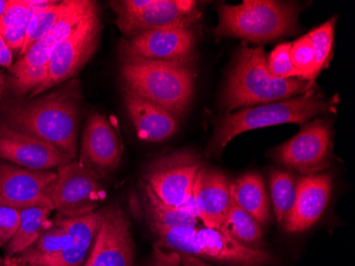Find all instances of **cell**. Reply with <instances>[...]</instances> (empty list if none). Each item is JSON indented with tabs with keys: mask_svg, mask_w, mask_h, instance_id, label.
<instances>
[{
	"mask_svg": "<svg viewBox=\"0 0 355 266\" xmlns=\"http://www.w3.org/2000/svg\"><path fill=\"white\" fill-rule=\"evenodd\" d=\"M99 35L101 19L97 5L94 3L71 35L55 46L48 62L47 78L30 93V97H37L43 92L77 75L93 56Z\"/></svg>",
	"mask_w": 355,
	"mask_h": 266,
	"instance_id": "6",
	"label": "cell"
},
{
	"mask_svg": "<svg viewBox=\"0 0 355 266\" xmlns=\"http://www.w3.org/2000/svg\"><path fill=\"white\" fill-rule=\"evenodd\" d=\"M13 63V53L6 44L3 35L0 33V66L10 69Z\"/></svg>",
	"mask_w": 355,
	"mask_h": 266,
	"instance_id": "36",
	"label": "cell"
},
{
	"mask_svg": "<svg viewBox=\"0 0 355 266\" xmlns=\"http://www.w3.org/2000/svg\"><path fill=\"white\" fill-rule=\"evenodd\" d=\"M289 57L295 69L298 72L301 79L314 83L315 77V57L314 47L308 35L292 43Z\"/></svg>",
	"mask_w": 355,
	"mask_h": 266,
	"instance_id": "31",
	"label": "cell"
},
{
	"mask_svg": "<svg viewBox=\"0 0 355 266\" xmlns=\"http://www.w3.org/2000/svg\"><path fill=\"white\" fill-rule=\"evenodd\" d=\"M51 199L60 215L73 219L95 211L105 197L99 171L80 160L60 167Z\"/></svg>",
	"mask_w": 355,
	"mask_h": 266,
	"instance_id": "7",
	"label": "cell"
},
{
	"mask_svg": "<svg viewBox=\"0 0 355 266\" xmlns=\"http://www.w3.org/2000/svg\"><path fill=\"white\" fill-rule=\"evenodd\" d=\"M53 210L32 207L21 210L19 229L7 245L6 257L11 258L25 251L39 240L44 230L51 225L48 221Z\"/></svg>",
	"mask_w": 355,
	"mask_h": 266,
	"instance_id": "25",
	"label": "cell"
},
{
	"mask_svg": "<svg viewBox=\"0 0 355 266\" xmlns=\"http://www.w3.org/2000/svg\"><path fill=\"white\" fill-rule=\"evenodd\" d=\"M121 142L105 116L93 114L83 132L80 161L97 171H112L121 159Z\"/></svg>",
	"mask_w": 355,
	"mask_h": 266,
	"instance_id": "17",
	"label": "cell"
},
{
	"mask_svg": "<svg viewBox=\"0 0 355 266\" xmlns=\"http://www.w3.org/2000/svg\"><path fill=\"white\" fill-rule=\"evenodd\" d=\"M299 5L276 0H245L219 5L216 38H237L252 43L269 42L296 31Z\"/></svg>",
	"mask_w": 355,
	"mask_h": 266,
	"instance_id": "5",
	"label": "cell"
},
{
	"mask_svg": "<svg viewBox=\"0 0 355 266\" xmlns=\"http://www.w3.org/2000/svg\"><path fill=\"white\" fill-rule=\"evenodd\" d=\"M230 181L225 174L205 165L199 169L193 188V201L205 227L220 230L232 203Z\"/></svg>",
	"mask_w": 355,
	"mask_h": 266,
	"instance_id": "16",
	"label": "cell"
},
{
	"mask_svg": "<svg viewBox=\"0 0 355 266\" xmlns=\"http://www.w3.org/2000/svg\"><path fill=\"white\" fill-rule=\"evenodd\" d=\"M332 191V178L329 174L304 176L297 181L296 198L287 214L283 227L291 233L310 229L326 211Z\"/></svg>",
	"mask_w": 355,
	"mask_h": 266,
	"instance_id": "14",
	"label": "cell"
},
{
	"mask_svg": "<svg viewBox=\"0 0 355 266\" xmlns=\"http://www.w3.org/2000/svg\"><path fill=\"white\" fill-rule=\"evenodd\" d=\"M6 80L3 73L0 72V99L3 97V91H5Z\"/></svg>",
	"mask_w": 355,
	"mask_h": 266,
	"instance_id": "38",
	"label": "cell"
},
{
	"mask_svg": "<svg viewBox=\"0 0 355 266\" xmlns=\"http://www.w3.org/2000/svg\"><path fill=\"white\" fill-rule=\"evenodd\" d=\"M291 47H292V43L280 44L271 51L268 59H266L267 69L273 77L280 78V79L300 78L289 57Z\"/></svg>",
	"mask_w": 355,
	"mask_h": 266,
	"instance_id": "32",
	"label": "cell"
},
{
	"mask_svg": "<svg viewBox=\"0 0 355 266\" xmlns=\"http://www.w3.org/2000/svg\"><path fill=\"white\" fill-rule=\"evenodd\" d=\"M73 244V237L69 232L53 222L31 247L19 255L5 258L3 266H48L51 260Z\"/></svg>",
	"mask_w": 355,
	"mask_h": 266,
	"instance_id": "22",
	"label": "cell"
},
{
	"mask_svg": "<svg viewBox=\"0 0 355 266\" xmlns=\"http://www.w3.org/2000/svg\"><path fill=\"white\" fill-rule=\"evenodd\" d=\"M201 258L239 266H265L273 257L262 248L243 245L221 230L203 227L197 231Z\"/></svg>",
	"mask_w": 355,
	"mask_h": 266,
	"instance_id": "18",
	"label": "cell"
},
{
	"mask_svg": "<svg viewBox=\"0 0 355 266\" xmlns=\"http://www.w3.org/2000/svg\"><path fill=\"white\" fill-rule=\"evenodd\" d=\"M193 24H178L129 37L121 43V56L125 61H191L196 46Z\"/></svg>",
	"mask_w": 355,
	"mask_h": 266,
	"instance_id": "8",
	"label": "cell"
},
{
	"mask_svg": "<svg viewBox=\"0 0 355 266\" xmlns=\"http://www.w3.org/2000/svg\"><path fill=\"white\" fill-rule=\"evenodd\" d=\"M159 237V245L168 251H177L184 255L193 256L201 259V248L197 239L198 228L175 227L151 228Z\"/></svg>",
	"mask_w": 355,
	"mask_h": 266,
	"instance_id": "28",
	"label": "cell"
},
{
	"mask_svg": "<svg viewBox=\"0 0 355 266\" xmlns=\"http://www.w3.org/2000/svg\"><path fill=\"white\" fill-rule=\"evenodd\" d=\"M125 110L139 139L145 142H163L173 137L179 128V117L164 108L123 91Z\"/></svg>",
	"mask_w": 355,
	"mask_h": 266,
	"instance_id": "19",
	"label": "cell"
},
{
	"mask_svg": "<svg viewBox=\"0 0 355 266\" xmlns=\"http://www.w3.org/2000/svg\"><path fill=\"white\" fill-rule=\"evenodd\" d=\"M220 230L248 247L260 248L262 245L263 231L260 224L233 201Z\"/></svg>",
	"mask_w": 355,
	"mask_h": 266,
	"instance_id": "26",
	"label": "cell"
},
{
	"mask_svg": "<svg viewBox=\"0 0 355 266\" xmlns=\"http://www.w3.org/2000/svg\"><path fill=\"white\" fill-rule=\"evenodd\" d=\"M141 199L144 212L150 228H197L198 219H193L178 208L161 201L146 182H141Z\"/></svg>",
	"mask_w": 355,
	"mask_h": 266,
	"instance_id": "24",
	"label": "cell"
},
{
	"mask_svg": "<svg viewBox=\"0 0 355 266\" xmlns=\"http://www.w3.org/2000/svg\"><path fill=\"white\" fill-rule=\"evenodd\" d=\"M231 195L232 201L250 214L257 223L267 225L270 219L269 201L260 174H245L235 180L231 185Z\"/></svg>",
	"mask_w": 355,
	"mask_h": 266,
	"instance_id": "23",
	"label": "cell"
},
{
	"mask_svg": "<svg viewBox=\"0 0 355 266\" xmlns=\"http://www.w3.org/2000/svg\"><path fill=\"white\" fill-rule=\"evenodd\" d=\"M332 132L327 122L316 119L298 135L277 147L273 159L301 175L320 174L330 166Z\"/></svg>",
	"mask_w": 355,
	"mask_h": 266,
	"instance_id": "10",
	"label": "cell"
},
{
	"mask_svg": "<svg viewBox=\"0 0 355 266\" xmlns=\"http://www.w3.org/2000/svg\"><path fill=\"white\" fill-rule=\"evenodd\" d=\"M273 211L278 223H282L292 210L296 198L297 180L292 174L275 169L269 176Z\"/></svg>",
	"mask_w": 355,
	"mask_h": 266,
	"instance_id": "27",
	"label": "cell"
},
{
	"mask_svg": "<svg viewBox=\"0 0 355 266\" xmlns=\"http://www.w3.org/2000/svg\"><path fill=\"white\" fill-rule=\"evenodd\" d=\"M67 6H69V0L67 1H51L47 7L32 16L31 21L28 26L27 35H26L25 43H24L23 49L21 51V57L25 55L32 46L35 45L53 27L58 19L61 17L62 14L67 10Z\"/></svg>",
	"mask_w": 355,
	"mask_h": 266,
	"instance_id": "29",
	"label": "cell"
},
{
	"mask_svg": "<svg viewBox=\"0 0 355 266\" xmlns=\"http://www.w3.org/2000/svg\"><path fill=\"white\" fill-rule=\"evenodd\" d=\"M0 159L32 171L60 169L73 161L51 144L23 132L16 131L0 121Z\"/></svg>",
	"mask_w": 355,
	"mask_h": 266,
	"instance_id": "13",
	"label": "cell"
},
{
	"mask_svg": "<svg viewBox=\"0 0 355 266\" xmlns=\"http://www.w3.org/2000/svg\"><path fill=\"white\" fill-rule=\"evenodd\" d=\"M202 166L191 153H175L153 161L144 174V182L161 201L180 208L191 199L195 179Z\"/></svg>",
	"mask_w": 355,
	"mask_h": 266,
	"instance_id": "9",
	"label": "cell"
},
{
	"mask_svg": "<svg viewBox=\"0 0 355 266\" xmlns=\"http://www.w3.org/2000/svg\"><path fill=\"white\" fill-rule=\"evenodd\" d=\"M147 266H181V255L177 251H168L157 244L153 259Z\"/></svg>",
	"mask_w": 355,
	"mask_h": 266,
	"instance_id": "35",
	"label": "cell"
},
{
	"mask_svg": "<svg viewBox=\"0 0 355 266\" xmlns=\"http://www.w3.org/2000/svg\"><path fill=\"white\" fill-rule=\"evenodd\" d=\"M180 255L181 266H212L203 261L200 258L184 255V253H180Z\"/></svg>",
	"mask_w": 355,
	"mask_h": 266,
	"instance_id": "37",
	"label": "cell"
},
{
	"mask_svg": "<svg viewBox=\"0 0 355 266\" xmlns=\"http://www.w3.org/2000/svg\"><path fill=\"white\" fill-rule=\"evenodd\" d=\"M314 87V83L300 78L273 77L267 69L264 48L248 47L244 44L237 53L234 69L225 88L223 106L232 111L277 103L302 95Z\"/></svg>",
	"mask_w": 355,
	"mask_h": 266,
	"instance_id": "3",
	"label": "cell"
},
{
	"mask_svg": "<svg viewBox=\"0 0 355 266\" xmlns=\"http://www.w3.org/2000/svg\"><path fill=\"white\" fill-rule=\"evenodd\" d=\"M130 224L117 206L103 209L101 225L83 266H132Z\"/></svg>",
	"mask_w": 355,
	"mask_h": 266,
	"instance_id": "12",
	"label": "cell"
},
{
	"mask_svg": "<svg viewBox=\"0 0 355 266\" xmlns=\"http://www.w3.org/2000/svg\"><path fill=\"white\" fill-rule=\"evenodd\" d=\"M21 210L0 206V248L9 244L19 229Z\"/></svg>",
	"mask_w": 355,
	"mask_h": 266,
	"instance_id": "33",
	"label": "cell"
},
{
	"mask_svg": "<svg viewBox=\"0 0 355 266\" xmlns=\"http://www.w3.org/2000/svg\"><path fill=\"white\" fill-rule=\"evenodd\" d=\"M333 107V101H326L316 93L314 87L302 95L286 101L245 108L225 116L217 124L207 149L209 155L220 153L227 144L244 132L283 124H304L319 114L331 111Z\"/></svg>",
	"mask_w": 355,
	"mask_h": 266,
	"instance_id": "4",
	"label": "cell"
},
{
	"mask_svg": "<svg viewBox=\"0 0 355 266\" xmlns=\"http://www.w3.org/2000/svg\"><path fill=\"white\" fill-rule=\"evenodd\" d=\"M94 3L87 0H69L67 10L53 27L14 64L12 76L28 69H48V62L55 46L71 35Z\"/></svg>",
	"mask_w": 355,
	"mask_h": 266,
	"instance_id": "15",
	"label": "cell"
},
{
	"mask_svg": "<svg viewBox=\"0 0 355 266\" xmlns=\"http://www.w3.org/2000/svg\"><path fill=\"white\" fill-rule=\"evenodd\" d=\"M31 19L32 17H29L21 23L1 32L6 44L11 49L12 53H19L21 55L24 43H25L26 35H27L28 26H29Z\"/></svg>",
	"mask_w": 355,
	"mask_h": 266,
	"instance_id": "34",
	"label": "cell"
},
{
	"mask_svg": "<svg viewBox=\"0 0 355 266\" xmlns=\"http://www.w3.org/2000/svg\"><path fill=\"white\" fill-rule=\"evenodd\" d=\"M123 91L130 92L177 117L184 115L195 92L191 61L125 60L121 69Z\"/></svg>",
	"mask_w": 355,
	"mask_h": 266,
	"instance_id": "2",
	"label": "cell"
},
{
	"mask_svg": "<svg viewBox=\"0 0 355 266\" xmlns=\"http://www.w3.org/2000/svg\"><path fill=\"white\" fill-rule=\"evenodd\" d=\"M334 31L335 19H331L319 27L313 29L308 35L312 41L315 57H316L315 77H317L322 69H326L332 57Z\"/></svg>",
	"mask_w": 355,
	"mask_h": 266,
	"instance_id": "30",
	"label": "cell"
},
{
	"mask_svg": "<svg viewBox=\"0 0 355 266\" xmlns=\"http://www.w3.org/2000/svg\"><path fill=\"white\" fill-rule=\"evenodd\" d=\"M103 210L91 212L85 215L67 219L58 215L53 223L64 228L73 237L71 248L59 253L51 260L48 266H80L85 262L87 253L95 240L96 233L101 225Z\"/></svg>",
	"mask_w": 355,
	"mask_h": 266,
	"instance_id": "21",
	"label": "cell"
},
{
	"mask_svg": "<svg viewBox=\"0 0 355 266\" xmlns=\"http://www.w3.org/2000/svg\"><path fill=\"white\" fill-rule=\"evenodd\" d=\"M8 0H0V19H1V16L5 13L6 9L8 7Z\"/></svg>",
	"mask_w": 355,
	"mask_h": 266,
	"instance_id": "39",
	"label": "cell"
},
{
	"mask_svg": "<svg viewBox=\"0 0 355 266\" xmlns=\"http://www.w3.org/2000/svg\"><path fill=\"white\" fill-rule=\"evenodd\" d=\"M80 112L79 83L71 81L43 97L6 103L0 113L1 122L12 129L51 144L73 160Z\"/></svg>",
	"mask_w": 355,
	"mask_h": 266,
	"instance_id": "1",
	"label": "cell"
},
{
	"mask_svg": "<svg viewBox=\"0 0 355 266\" xmlns=\"http://www.w3.org/2000/svg\"><path fill=\"white\" fill-rule=\"evenodd\" d=\"M196 8L197 3L193 0H153L121 32L129 38L157 28L195 23L198 19Z\"/></svg>",
	"mask_w": 355,
	"mask_h": 266,
	"instance_id": "20",
	"label": "cell"
},
{
	"mask_svg": "<svg viewBox=\"0 0 355 266\" xmlns=\"http://www.w3.org/2000/svg\"><path fill=\"white\" fill-rule=\"evenodd\" d=\"M57 173L32 171L0 163V206L23 210L41 207L55 210L51 194Z\"/></svg>",
	"mask_w": 355,
	"mask_h": 266,
	"instance_id": "11",
	"label": "cell"
}]
</instances>
